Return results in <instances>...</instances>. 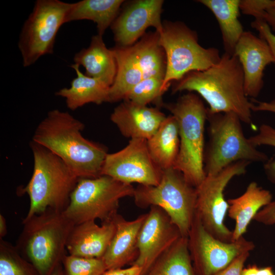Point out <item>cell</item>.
Instances as JSON below:
<instances>
[{
	"instance_id": "5b68a950",
	"label": "cell",
	"mask_w": 275,
	"mask_h": 275,
	"mask_svg": "<svg viewBox=\"0 0 275 275\" xmlns=\"http://www.w3.org/2000/svg\"><path fill=\"white\" fill-rule=\"evenodd\" d=\"M167 108L176 118L179 128L180 148L173 168L197 187L206 176L204 156L207 108L197 95L188 92L176 102L167 104Z\"/></svg>"
},
{
	"instance_id": "74e56055",
	"label": "cell",
	"mask_w": 275,
	"mask_h": 275,
	"mask_svg": "<svg viewBox=\"0 0 275 275\" xmlns=\"http://www.w3.org/2000/svg\"><path fill=\"white\" fill-rule=\"evenodd\" d=\"M260 19L264 20L271 30L275 32V8L266 10L261 15Z\"/></svg>"
},
{
	"instance_id": "8d00e7d4",
	"label": "cell",
	"mask_w": 275,
	"mask_h": 275,
	"mask_svg": "<svg viewBox=\"0 0 275 275\" xmlns=\"http://www.w3.org/2000/svg\"><path fill=\"white\" fill-rule=\"evenodd\" d=\"M242 275H274L271 267L259 268L256 265L244 268Z\"/></svg>"
},
{
	"instance_id": "4dcf8cb0",
	"label": "cell",
	"mask_w": 275,
	"mask_h": 275,
	"mask_svg": "<svg viewBox=\"0 0 275 275\" xmlns=\"http://www.w3.org/2000/svg\"><path fill=\"white\" fill-rule=\"evenodd\" d=\"M275 8V0H240V10L245 15L260 19L266 10Z\"/></svg>"
},
{
	"instance_id": "4316f807",
	"label": "cell",
	"mask_w": 275,
	"mask_h": 275,
	"mask_svg": "<svg viewBox=\"0 0 275 275\" xmlns=\"http://www.w3.org/2000/svg\"><path fill=\"white\" fill-rule=\"evenodd\" d=\"M0 275H39L16 246L0 239Z\"/></svg>"
},
{
	"instance_id": "f1b7e54d",
	"label": "cell",
	"mask_w": 275,
	"mask_h": 275,
	"mask_svg": "<svg viewBox=\"0 0 275 275\" xmlns=\"http://www.w3.org/2000/svg\"><path fill=\"white\" fill-rule=\"evenodd\" d=\"M64 275H102L107 270L101 258H85L65 255L62 260Z\"/></svg>"
},
{
	"instance_id": "2e32d148",
	"label": "cell",
	"mask_w": 275,
	"mask_h": 275,
	"mask_svg": "<svg viewBox=\"0 0 275 275\" xmlns=\"http://www.w3.org/2000/svg\"><path fill=\"white\" fill-rule=\"evenodd\" d=\"M234 54L242 69L245 95L255 99L264 86L266 67L274 63L271 50L264 39L250 31H244L236 45Z\"/></svg>"
},
{
	"instance_id": "6da1fadb",
	"label": "cell",
	"mask_w": 275,
	"mask_h": 275,
	"mask_svg": "<svg viewBox=\"0 0 275 275\" xmlns=\"http://www.w3.org/2000/svg\"><path fill=\"white\" fill-rule=\"evenodd\" d=\"M84 124L67 112L54 109L37 126L32 141L60 157L78 178L101 176L106 148L86 139Z\"/></svg>"
},
{
	"instance_id": "44dd1931",
	"label": "cell",
	"mask_w": 275,
	"mask_h": 275,
	"mask_svg": "<svg viewBox=\"0 0 275 275\" xmlns=\"http://www.w3.org/2000/svg\"><path fill=\"white\" fill-rule=\"evenodd\" d=\"M73 61L85 68L86 75L109 87L113 84L117 73L116 61L111 48H107L104 43L102 36H93L89 46L75 53Z\"/></svg>"
},
{
	"instance_id": "ac0fdd59",
	"label": "cell",
	"mask_w": 275,
	"mask_h": 275,
	"mask_svg": "<svg viewBox=\"0 0 275 275\" xmlns=\"http://www.w3.org/2000/svg\"><path fill=\"white\" fill-rule=\"evenodd\" d=\"M147 213L132 221L116 213L113 217L116 231L112 241L101 258L107 270L122 268L130 265L138 256V239Z\"/></svg>"
},
{
	"instance_id": "1f68e13d",
	"label": "cell",
	"mask_w": 275,
	"mask_h": 275,
	"mask_svg": "<svg viewBox=\"0 0 275 275\" xmlns=\"http://www.w3.org/2000/svg\"><path fill=\"white\" fill-rule=\"evenodd\" d=\"M251 26L259 33V37L268 45L274 59L275 65V35L269 25L263 19H256L251 22Z\"/></svg>"
},
{
	"instance_id": "cb8c5ba5",
	"label": "cell",
	"mask_w": 275,
	"mask_h": 275,
	"mask_svg": "<svg viewBox=\"0 0 275 275\" xmlns=\"http://www.w3.org/2000/svg\"><path fill=\"white\" fill-rule=\"evenodd\" d=\"M216 18L221 31L225 52L234 54L236 45L244 32L238 19L240 0H200Z\"/></svg>"
},
{
	"instance_id": "7a4b0ae2",
	"label": "cell",
	"mask_w": 275,
	"mask_h": 275,
	"mask_svg": "<svg viewBox=\"0 0 275 275\" xmlns=\"http://www.w3.org/2000/svg\"><path fill=\"white\" fill-rule=\"evenodd\" d=\"M172 91L196 92L208 103L209 112H232L242 122H252L253 102L245 95L242 69L234 54L224 52L209 68L187 73L176 81Z\"/></svg>"
},
{
	"instance_id": "ba28073f",
	"label": "cell",
	"mask_w": 275,
	"mask_h": 275,
	"mask_svg": "<svg viewBox=\"0 0 275 275\" xmlns=\"http://www.w3.org/2000/svg\"><path fill=\"white\" fill-rule=\"evenodd\" d=\"M134 189L132 184L106 175L79 178L62 212L74 225L97 219L107 221L117 213L120 200L133 197Z\"/></svg>"
},
{
	"instance_id": "7c38bea8",
	"label": "cell",
	"mask_w": 275,
	"mask_h": 275,
	"mask_svg": "<svg viewBox=\"0 0 275 275\" xmlns=\"http://www.w3.org/2000/svg\"><path fill=\"white\" fill-rule=\"evenodd\" d=\"M188 248L196 275H215L238 256L255 248L243 236L227 242L212 235L196 214L187 236Z\"/></svg>"
},
{
	"instance_id": "484cf974",
	"label": "cell",
	"mask_w": 275,
	"mask_h": 275,
	"mask_svg": "<svg viewBox=\"0 0 275 275\" xmlns=\"http://www.w3.org/2000/svg\"><path fill=\"white\" fill-rule=\"evenodd\" d=\"M144 275H196L188 251L187 237L181 236Z\"/></svg>"
},
{
	"instance_id": "8992f818",
	"label": "cell",
	"mask_w": 275,
	"mask_h": 275,
	"mask_svg": "<svg viewBox=\"0 0 275 275\" xmlns=\"http://www.w3.org/2000/svg\"><path fill=\"white\" fill-rule=\"evenodd\" d=\"M209 140L205 148L206 175H214L235 162H265L267 155L246 138L239 117L232 112L212 113L207 109Z\"/></svg>"
},
{
	"instance_id": "8fae6325",
	"label": "cell",
	"mask_w": 275,
	"mask_h": 275,
	"mask_svg": "<svg viewBox=\"0 0 275 275\" xmlns=\"http://www.w3.org/2000/svg\"><path fill=\"white\" fill-rule=\"evenodd\" d=\"M251 162H235L214 175H207L197 187L196 213L205 228L216 238L232 242V231L227 228L225 219L229 205L224 191L235 177L243 175Z\"/></svg>"
},
{
	"instance_id": "277c9868",
	"label": "cell",
	"mask_w": 275,
	"mask_h": 275,
	"mask_svg": "<svg viewBox=\"0 0 275 275\" xmlns=\"http://www.w3.org/2000/svg\"><path fill=\"white\" fill-rule=\"evenodd\" d=\"M34 159L32 177L21 194L30 199L28 212L23 221L48 209L63 211L78 180L67 164L52 152L31 141Z\"/></svg>"
},
{
	"instance_id": "f546056e",
	"label": "cell",
	"mask_w": 275,
	"mask_h": 275,
	"mask_svg": "<svg viewBox=\"0 0 275 275\" xmlns=\"http://www.w3.org/2000/svg\"><path fill=\"white\" fill-rule=\"evenodd\" d=\"M251 143L255 147L265 145L275 148V128L267 124H262L258 133L249 138ZM264 170L268 180L275 184V160H268L264 163Z\"/></svg>"
},
{
	"instance_id": "e575fe53",
	"label": "cell",
	"mask_w": 275,
	"mask_h": 275,
	"mask_svg": "<svg viewBox=\"0 0 275 275\" xmlns=\"http://www.w3.org/2000/svg\"><path fill=\"white\" fill-rule=\"evenodd\" d=\"M102 275H142V270L137 266L130 265L125 268L107 270Z\"/></svg>"
},
{
	"instance_id": "603a6c76",
	"label": "cell",
	"mask_w": 275,
	"mask_h": 275,
	"mask_svg": "<svg viewBox=\"0 0 275 275\" xmlns=\"http://www.w3.org/2000/svg\"><path fill=\"white\" fill-rule=\"evenodd\" d=\"M147 141L150 154L162 171L173 168L180 148L179 128L176 118L167 117L156 132Z\"/></svg>"
},
{
	"instance_id": "4fadbf2b",
	"label": "cell",
	"mask_w": 275,
	"mask_h": 275,
	"mask_svg": "<svg viewBox=\"0 0 275 275\" xmlns=\"http://www.w3.org/2000/svg\"><path fill=\"white\" fill-rule=\"evenodd\" d=\"M162 172L150 154L147 140L132 139L123 149L107 153L101 175L130 184L155 186L160 181Z\"/></svg>"
},
{
	"instance_id": "e0dca14e",
	"label": "cell",
	"mask_w": 275,
	"mask_h": 275,
	"mask_svg": "<svg viewBox=\"0 0 275 275\" xmlns=\"http://www.w3.org/2000/svg\"><path fill=\"white\" fill-rule=\"evenodd\" d=\"M158 109L124 100L114 109L111 120L126 138L148 140L166 118Z\"/></svg>"
},
{
	"instance_id": "5bb4252c",
	"label": "cell",
	"mask_w": 275,
	"mask_h": 275,
	"mask_svg": "<svg viewBox=\"0 0 275 275\" xmlns=\"http://www.w3.org/2000/svg\"><path fill=\"white\" fill-rule=\"evenodd\" d=\"M181 236L178 227L163 210L157 206L150 207L138 236V256L131 265L140 267L142 275H144Z\"/></svg>"
},
{
	"instance_id": "d4e9b609",
	"label": "cell",
	"mask_w": 275,
	"mask_h": 275,
	"mask_svg": "<svg viewBox=\"0 0 275 275\" xmlns=\"http://www.w3.org/2000/svg\"><path fill=\"white\" fill-rule=\"evenodd\" d=\"M124 2L122 0H82L71 3L66 23L81 20H92L96 23L98 34L103 36L117 17Z\"/></svg>"
},
{
	"instance_id": "ffe728a7",
	"label": "cell",
	"mask_w": 275,
	"mask_h": 275,
	"mask_svg": "<svg viewBox=\"0 0 275 275\" xmlns=\"http://www.w3.org/2000/svg\"><path fill=\"white\" fill-rule=\"evenodd\" d=\"M272 197L269 190L252 181L241 195L227 200L229 205L228 215L235 223L232 230L233 241L243 236L251 222L262 208L272 201Z\"/></svg>"
},
{
	"instance_id": "d6986e66",
	"label": "cell",
	"mask_w": 275,
	"mask_h": 275,
	"mask_svg": "<svg viewBox=\"0 0 275 275\" xmlns=\"http://www.w3.org/2000/svg\"><path fill=\"white\" fill-rule=\"evenodd\" d=\"M116 226L113 218L97 225L95 221L73 226L66 249L69 255L91 258H102L115 234Z\"/></svg>"
},
{
	"instance_id": "d6a6232c",
	"label": "cell",
	"mask_w": 275,
	"mask_h": 275,
	"mask_svg": "<svg viewBox=\"0 0 275 275\" xmlns=\"http://www.w3.org/2000/svg\"><path fill=\"white\" fill-rule=\"evenodd\" d=\"M250 252H245L238 256L228 266L215 275H242L244 265Z\"/></svg>"
},
{
	"instance_id": "9c48e42d",
	"label": "cell",
	"mask_w": 275,
	"mask_h": 275,
	"mask_svg": "<svg viewBox=\"0 0 275 275\" xmlns=\"http://www.w3.org/2000/svg\"><path fill=\"white\" fill-rule=\"evenodd\" d=\"M133 197L139 208L154 206L161 208L182 236L187 237L196 212L197 188L180 171L174 168L163 170L157 185H140L135 188Z\"/></svg>"
},
{
	"instance_id": "83f0119b",
	"label": "cell",
	"mask_w": 275,
	"mask_h": 275,
	"mask_svg": "<svg viewBox=\"0 0 275 275\" xmlns=\"http://www.w3.org/2000/svg\"><path fill=\"white\" fill-rule=\"evenodd\" d=\"M163 79L161 77H152L142 80L130 90L123 100L144 106L158 101L164 93Z\"/></svg>"
},
{
	"instance_id": "3957f363",
	"label": "cell",
	"mask_w": 275,
	"mask_h": 275,
	"mask_svg": "<svg viewBox=\"0 0 275 275\" xmlns=\"http://www.w3.org/2000/svg\"><path fill=\"white\" fill-rule=\"evenodd\" d=\"M22 224L16 248L39 275H50L66 255L74 224L62 211L51 209L22 221Z\"/></svg>"
},
{
	"instance_id": "7402d4cb",
	"label": "cell",
	"mask_w": 275,
	"mask_h": 275,
	"mask_svg": "<svg viewBox=\"0 0 275 275\" xmlns=\"http://www.w3.org/2000/svg\"><path fill=\"white\" fill-rule=\"evenodd\" d=\"M78 64H73L71 67L76 72L69 88H63L56 92V95L65 99L67 106L75 110L87 104H101L108 102L110 87L103 81L83 74Z\"/></svg>"
},
{
	"instance_id": "f35d334b",
	"label": "cell",
	"mask_w": 275,
	"mask_h": 275,
	"mask_svg": "<svg viewBox=\"0 0 275 275\" xmlns=\"http://www.w3.org/2000/svg\"><path fill=\"white\" fill-rule=\"evenodd\" d=\"M7 233L6 219L2 214H0V239L5 236Z\"/></svg>"
},
{
	"instance_id": "52a82bcc",
	"label": "cell",
	"mask_w": 275,
	"mask_h": 275,
	"mask_svg": "<svg viewBox=\"0 0 275 275\" xmlns=\"http://www.w3.org/2000/svg\"><path fill=\"white\" fill-rule=\"evenodd\" d=\"M158 33L159 44L166 58L162 85L164 93L172 81L179 80L191 71L205 70L221 59L217 48H205L200 45L196 32L183 22H164Z\"/></svg>"
},
{
	"instance_id": "30bf717a",
	"label": "cell",
	"mask_w": 275,
	"mask_h": 275,
	"mask_svg": "<svg viewBox=\"0 0 275 275\" xmlns=\"http://www.w3.org/2000/svg\"><path fill=\"white\" fill-rule=\"evenodd\" d=\"M71 3L59 0H37L21 31L18 47L22 65L28 67L41 57L52 54L56 36Z\"/></svg>"
},
{
	"instance_id": "d590c367",
	"label": "cell",
	"mask_w": 275,
	"mask_h": 275,
	"mask_svg": "<svg viewBox=\"0 0 275 275\" xmlns=\"http://www.w3.org/2000/svg\"><path fill=\"white\" fill-rule=\"evenodd\" d=\"M253 102V112H267L275 114V98L269 101H259L255 99Z\"/></svg>"
},
{
	"instance_id": "ab89813d",
	"label": "cell",
	"mask_w": 275,
	"mask_h": 275,
	"mask_svg": "<svg viewBox=\"0 0 275 275\" xmlns=\"http://www.w3.org/2000/svg\"><path fill=\"white\" fill-rule=\"evenodd\" d=\"M50 275H64L60 265L56 268Z\"/></svg>"
},
{
	"instance_id": "836d02e7",
	"label": "cell",
	"mask_w": 275,
	"mask_h": 275,
	"mask_svg": "<svg viewBox=\"0 0 275 275\" xmlns=\"http://www.w3.org/2000/svg\"><path fill=\"white\" fill-rule=\"evenodd\" d=\"M255 221L265 225L275 224V200L262 208L256 214Z\"/></svg>"
},
{
	"instance_id": "9a60e30c",
	"label": "cell",
	"mask_w": 275,
	"mask_h": 275,
	"mask_svg": "<svg viewBox=\"0 0 275 275\" xmlns=\"http://www.w3.org/2000/svg\"><path fill=\"white\" fill-rule=\"evenodd\" d=\"M163 3L161 0H139L126 7L111 26L117 46L132 45L150 26L159 32Z\"/></svg>"
}]
</instances>
